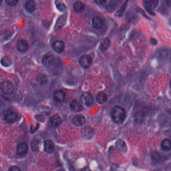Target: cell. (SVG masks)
<instances>
[{
	"label": "cell",
	"instance_id": "6da1fadb",
	"mask_svg": "<svg viewBox=\"0 0 171 171\" xmlns=\"http://www.w3.org/2000/svg\"><path fill=\"white\" fill-rule=\"evenodd\" d=\"M111 114L112 121L116 124L123 123L126 117L124 109L118 106H116L112 108Z\"/></svg>",
	"mask_w": 171,
	"mask_h": 171
},
{
	"label": "cell",
	"instance_id": "7a4b0ae2",
	"mask_svg": "<svg viewBox=\"0 0 171 171\" xmlns=\"http://www.w3.org/2000/svg\"><path fill=\"white\" fill-rule=\"evenodd\" d=\"M0 89L4 93L11 94L14 92V87L10 81H5L0 84Z\"/></svg>",
	"mask_w": 171,
	"mask_h": 171
},
{
	"label": "cell",
	"instance_id": "3957f363",
	"mask_svg": "<svg viewBox=\"0 0 171 171\" xmlns=\"http://www.w3.org/2000/svg\"><path fill=\"white\" fill-rule=\"evenodd\" d=\"M80 101L85 105L89 106L93 104V98L90 94L84 92L81 95Z\"/></svg>",
	"mask_w": 171,
	"mask_h": 171
},
{
	"label": "cell",
	"instance_id": "277c9868",
	"mask_svg": "<svg viewBox=\"0 0 171 171\" xmlns=\"http://www.w3.org/2000/svg\"><path fill=\"white\" fill-rule=\"evenodd\" d=\"M159 0H148L145 3V7L148 12L152 14L154 10L157 7Z\"/></svg>",
	"mask_w": 171,
	"mask_h": 171
},
{
	"label": "cell",
	"instance_id": "5b68a950",
	"mask_svg": "<svg viewBox=\"0 0 171 171\" xmlns=\"http://www.w3.org/2000/svg\"><path fill=\"white\" fill-rule=\"evenodd\" d=\"M79 62L82 67L87 69V68L89 67L92 64V58L88 55H84L80 57Z\"/></svg>",
	"mask_w": 171,
	"mask_h": 171
},
{
	"label": "cell",
	"instance_id": "8992f818",
	"mask_svg": "<svg viewBox=\"0 0 171 171\" xmlns=\"http://www.w3.org/2000/svg\"><path fill=\"white\" fill-rule=\"evenodd\" d=\"M53 98L57 103H62L65 100V93L62 90H56L53 94Z\"/></svg>",
	"mask_w": 171,
	"mask_h": 171
},
{
	"label": "cell",
	"instance_id": "52a82bcc",
	"mask_svg": "<svg viewBox=\"0 0 171 171\" xmlns=\"http://www.w3.org/2000/svg\"><path fill=\"white\" fill-rule=\"evenodd\" d=\"M67 18V13H65V14L61 15L57 20L55 26V29L58 30L63 28L66 23Z\"/></svg>",
	"mask_w": 171,
	"mask_h": 171
},
{
	"label": "cell",
	"instance_id": "ba28073f",
	"mask_svg": "<svg viewBox=\"0 0 171 171\" xmlns=\"http://www.w3.org/2000/svg\"><path fill=\"white\" fill-rule=\"evenodd\" d=\"M104 21L102 18L99 16H96L92 19V26L93 28L99 29L104 26Z\"/></svg>",
	"mask_w": 171,
	"mask_h": 171
},
{
	"label": "cell",
	"instance_id": "9c48e42d",
	"mask_svg": "<svg viewBox=\"0 0 171 171\" xmlns=\"http://www.w3.org/2000/svg\"><path fill=\"white\" fill-rule=\"evenodd\" d=\"M52 48L54 50L58 53L60 54L64 51L65 49V43L64 42L62 41L58 40L53 44Z\"/></svg>",
	"mask_w": 171,
	"mask_h": 171
},
{
	"label": "cell",
	"instance_id": "30bf717a",
	"mask_svg": "<svg viewBox=\"0 0 171 171\" xmlns=\"http://www.w3.org/2000/svg\"><path fill=\"white\" fill-rule=\"evenodd\" d=\"M4 119L7 123L13 124L17 121V115L14 112L10 111L6 114Z\"/></svg>",
	"mask_w": 171,
	"mask_h": 171
},
{
	"label": "cell",
	"instance_id": "8fae6325",
	"mask_svg": "<svg viewBox=\"0 0 171 171\" xmlns=\"http://www.w3.org/2000/svg\"><path fill=\"white\" fill-rule=\"evenodd\" d=\"M17 48L20 52H26L29 49L28 42L24 39L19 40L17 43Z\"/></svg>",
	"mask_w": 171,
	"mask_h": 171
},
{
	"label": "cell",
	"instance_id": "7c38bea8",
	"mask_svg": "<svg viewBox=\"0 0 171 171\" xmlns=\"http://www.w3.org/2000/svg\"><path fill=\"white\" fill-rule=\"evenodd\" d=\"M72 122L73 124L76 126H81L85 123L86 119L82 115H77L73 118Z\"/></svg>",
	"mask_w": 171,
	"mask_h": 171
},
{
	"label": "cell",
	"instance_id": "4fadbf2b",
	"mask_svg": "<svg viewBox=\"0 0 171 171\" xmlns=\"http://www.w3.org/2000/svg\"><path fill=\"white\" fill-rule=\"evenodd\" d=\"M62 123L60 117L58 114H55L50 120V124L53 128H57Z\"/></svg>",
	"mask_w": 171,
	"mask_h": 171
},
{
	"label": "cell",
	"instance_id": "5bb4252c",
	"mask_svg": "<svg viewBox=\"0 0 171 171\" xmlns=\"http://www.w3.org/2000/svg\"><path fill=\"white\" fill-rule=\"evenodd\" d=\"M70 108L73 112H79L83 110V107L80 102L77 100H73L70 104Z\"/></svg>",
	"mask_w": 171,
	"mask_h": 171
},
{
	"label": "cell",
	"instance_id": "9a60e30c",
	"mask_svg": "<svg viewBox=\"0 0 171 171\" xmlns=\"http://www.w3.org/2000/svg\"><path fill=\"white\" fill-rule=\"evenodd\" d=\"M54 57L52 54L50 53H47L42 58V63L44 65L46 66H48L52 64L53 62Z\"/></svg>",
	"mask_w": 171,
	"mask_h": 171
},
{
	"label": "cell",
	"instance_id": "2e32d148",
	"mask_svg": "<svg viewBox=\"0 0 171 171\" xmlns=\"http://www.w3.org/2000/svg\"><path fill=\"white\" fill-rule=\"evenodd\" d=\"M25 8L29 12H33L36 8V3L34 0H28L25 4Z\"/></svg>",
	"mask_w": 171,
	"mask_h": 171
},
{
	"label": "cell",
	"instance_id": "e0dca14e",
	"mask_svg": "<svg viewBox=\"0 0 171 171\" xmlns=\"http://www.w3.org/2000/svg\"><path fill=\"white\" fill-rule=\"evenodd\" d=\"M55 148V146L52 141L49 140H46L44 143V150L45 152L48 153H51L53 152Z\"/></svg>",
	"mask_w": 171,
	"mask_h": 171
},
{
	"label": "cell",
	"instance_id": "ac0fdd59",
	"mask_svg": "<svg viewBox=\"0 0 171 171\" xmlns=\"http://www.w3.org/2000/svg\"><path fill=\"white\" fill-rule=\"evenodd\" d=\"M28 150V146L26 143H21L18 146L17 154L19 155L23 156L26 155Z\"/></svg>",
	"mask_w": 171,
	"mask_h": 171
},
{
	"label": "cell",
	"instance_id": "d6986e66",
	"mask_svg": "<svg viewBox=\"0 0 171 171\" xmlns=\"http://www.w3.org/2000/svg\"><path fill=\"white\" fill-rule=\"evenodd\" d=\"M116 146L121 152L126 153L128 150V148L126 143L122 140H118L116 142Z\"/></svg>",
	"mask_w": 171,
	"mask_h": 171
},
{
	"label": "cell",
	"instance_id": "ffe728a7",
	"mask_svg": "<svg viewBox=\"0 0 171 171\" xmlns=\"http://www.w3.org/2000/svg\"><path fill=\"white\" fill-rule=\"evenodd\" d=\"M96 100L99 104H104L107 101V96L104 92H99L96 95Z\"/></svg>",
	"mask_w": 171,
	"mask_h": 171
},
{
	"label": "cell",
	"instance_id": "44dd1931",
	"mask_svg": "<svg viewBox=\"0 0 171 171\" xmlns=\"http://www.w3.org/2000/svg\"><path fill=\"white\" fill-rule=\"evenodd\" d=\"M74 9L77 12H81L85 9V5L81 1H76L73 5Z\"/></svg>",
	"mask_w": 171,
	"mask_h": 171
},
{
	"label": "cell",
	"instance_id": "7402d4cb",
	"mask_svg": "<svg viewBox=\"0 0 171 171\" xmlns=\"http://www.w3.org/2000/svg\"><path fill=\"white\" fill-rule=\"evenodd\" d=\"M55 5L57 9L60 12H64L66 10V6L62 0H55Z\"/></svg>",
	"mask_w": 171,
	"mask_h": 171
},
{
	"label": "cell",
	"instance_id": "603a6c76",
	"mask_svg": "<svg viewBox=\"0 0 171 171\" xmlns=\"http://www.w3.org/2000/svg\"><path fill=\"white\" fill-rule=\"evenodd\" d=\"M161 147L163 150L168 151L171 149V141L168 139H166L162 141L161 144Z\"/></svg>",
	"mask_w": 171,
	"mask_h": 171
},
{
	"label": "cell",
	"instance_id": "cb8c5ba5",
	"mask_svg": "<svg viewBox=\"0 0 171 171\" xmlns=\"http://www.w3.org/2000/svg\"><path fill=\"white\" fill-rule=\"evenodd\" d=\"M110 45H111V41L109 38H106L101 43L100 46V50L103 51L106 50L110 46Z\"/></svg>",
	"mask_w": 171,
	"mask_h": 171
},
{
	"label": "cell",
	"instance_id": "d4e9b609",
	"mask_svg": "<svg viewBox=\"0 0 171 171\" xmlns=\"http://www.w3.org/2000/svg\"><path fill=\"white\" fill-rule=\"evenodd\" d=\"M1 63L4 67H9L12 64V61L9 57H4L1 60Z\"/></svg>",
	"mask_w": 171,
	"mask_h": 171
},
{
	"label": "cell",
	"instance_id": "484cf974",
	"mask_svg": "<svg viewBox=\"0 0 171 171\" xmlns=\"http://www.w3.org/2000/svg\"><path fill=\"white\" fill-rule=\"evenodd\" d=\"M19 2V0H6V2L8 5L13 7L16 5Z\"/></svg>",
	"mask_w": 171,
	"mask_h": 171
},
{
	"label": "cell",
	"instance_id": "4316f807",
	"mask_svg": "<svg viewBox=\"0 0 171 171\" xmlns=\"http://www.w3.org/2000/svg\"><path fill=\"white\" fill-rule=\"evenodd\" d=\"M127 3H128V1H126V2L124 3V5H123V6L122 7V8H121V10L119 11H118L117 14H116V15H118V16H121L123 14L124 10L126 9Z\"/></svg>",
	"mask_w": 171,
	"mask_h": 171
},
{
	"label": "cell",
	"instance_id": "83f0119b",
	"mask_svg": "<svg viewBox=\"0 0 171 171\" xmlns=\"http://www.w3.org/2000/svg\"><path fill=\"white\" fill-rule=\"evenodd\" d=\"M8 171H21L19 167L17 166H12L10 168H9Z\"/></svg>",
	"mask_w": 171,
	"mask_h": 171
},
{
	"label": "cell",
	"instance_id": "f1b7e54d",
	"mask_svg": "<svg viewBox=\"0 0 171 171\" xmlns=\"http://www.w3.org/2000/svg\"><path fill=\"white\" fill-rule=\"evenodd\" d=\"M95 1L99 5H104L107 2V0H95Z\"/></svg>",
	"mask_w": 171,
	"mask_h": 171
},
{
	"label": "cell",
	"instance_id": "f546056e",
	"mask_svg": "<svg viewBox=\"0 0 171 171\" xmlns=\"http://www.w3.org/2000/svg\"><path fill=\"white\" fill-rule=\"evenodd\" d=\"M81 171H90V170L88 167H85L84 169L81 170Z\"/></svg>",
	"mask_w": 171,
	"mask_h": 171
},
{
	"label": "cell",
	"instance_id": "4dcf8cb0",
	"mask_svg": "<svg viewBox=\"0 0 171 171\" xmlns=\"http://www.w3.org/2000/svg\"><path fill=\"white\" fill-rule=\"evenodd\" d=\"M2 1H3V0H0V5L2 3Z\"/></svg>",
	"mask_w": 171,
	"mask_h": 171
}]
</instances>
